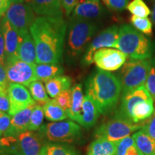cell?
Returning a JSON list of instances; mask_svg holds the SVG:
<instances>
[{"mask_svg": "<svg viewBox=\"0 0 155 155\" xmlns=\"http://www.w3.org/2000/svg\"><path fill=\"white\" fill-rule=\"evenodd\" d=\"M117 143L96 138L88 147L87 155H116Z\"/></svg>", "mask_w": 155, "mask_h": 155, "instance_id": "cell-22", "label": "cell"}, {"mask_svg": "<svg viewBox=\"0 0 155 155\" xmlns=\"http://www.w3.org/2000/svg\"><path fill=\"white\" fill-rule=\"evenodd\" d=\"M0 25L2 28L4 38H5L6 62L15 58H19L18 49L21 37L4 16L2 17Z\"/></svg>", "mask_w": 155, "mask_h": 155, "instance_id": "cell-14", "label": "cell"}, {"mask_svg": "<svg viewBox=\"0 0 155 155\" xmlns=\"http://www.w3.org/2000/svg\"><path fill=\"white\" fill-rule=\"evenodd\" d=\"M12 4L11 0H0V17H2Z\"/></svg>", "mask_w": 155, "mask_h": 155, "instance_id": "cell-42", "label": "cell"}, {"mask_svg": "<svg viewBox=\"0 0 155 155\" xmlns=\"http://www.w3.org/2000/svg\"><path fill=\"white\" fill-rule=\"evenodd\" d=\"M103 2L111 10L120 12L127 8L129 0H103Z\"/></svg>", "mask_w": 155, "mask_h": 155, "instance_id": "cell-35", "label": "cell"}, {"mask_svg": "<svg viewBox=\"0 0 155 155\" xmlns=\"http://www.w3.org/2000/svg\"><path fill=\"white\" fill-rule=\"evenodd\" d=\"M116 155H141L133 137H126L117 142Z\"/></svg>", "mask_w": 155, "mask_h": 155, "instance_id": "cell-29", "label": "cell"}, {"mask_svg": "<svg viewBox=\"0 0 155 155\" xmlns=\"http://www.w3.org/2000/svg\"><path fill=\"white\" fill-rule=\"evenodd\" d=\"M37 15L62 17L61 0H25Z\"/></svg>", "mask_w": 155, "mask_h": 155, "instance_id": "cell-16", "label": "cell"}, {"mask_svg": "<svg viewBox=\"0 0 155 155\" xmlns=\"http://www.w3.org/2000/svg\"><path fill=\"white\" fill-rule=\"evenodd\" d=\"M29 90L35 101L38 103L39 105L43 106L50 101L45 87L40 81H35L29 85Z\"/></svg>", "mask_w": 155, "mask_h": 155, "instance_id": "cell-28", "label": "cell"}, {"mask_svg": "<svg viewBox=\"0 0 155 155\" xmlns=\"http://www.w3.org/2000/svg\"><path fill=\"white\" fill-rule=\"evenodd\" d=\"M12 26L22 37L30 32V28L34 22V11L27 3L12 2L10 7L4 15Z\"/></svg>", "mask_w": 155, "mask_h": 155, "instance_id": "cell-9", "label": "cell"}, {"mask_svg": "<svg viewBox=\"0 0 155 155\" xmlns=\"http://www.w3.org/2000/svg\"><path fill=\"white\" fill-rule=\"evenodd\" d=\"M144 86L154 100L155 107V62L151 68Z\"/></svg>", "mask_w": 155, "mask_h": 155, "instance_id": "cell-34", "label": "cell"}, {"mask_svg": "<svg viewBox=\"0 0 155 155\" xmlns=\"http://www.w3.org/2000/svg\"><path fill=\"white\" fill-rule=\"evenodd\" d=\"M66 28L63 17L35 18L30 32L35 44L37 63L58 64L61 62Z\"/></svg>", "mask_w": 155, "mask_h": 155, "instance_id": "cell-1", "label": "cell"}, {"mask_svg": "<svg viewBox=\"0 0 155 155\" xmlns=\"http://www.w3.org/2000/svg\"><path fill=\"white\" fill-rule=\"evenodd\" d=\"M42 138L53 142H73L81 136V129L72 121L53 122L42 126L40 129Z\"/></svg>", "mask_w": 155, "mask_h": 155, "instance_id": "cell-8", "label": "cell"}, {"mask_svg": "<svg viewBox=\"0 0 155 155\" xmlns=\"http://www.w3.org/2000/svg\"><path fill=\"white\" fill-rule=\"evenodd\" d=\"M19 58L30 65L37 63V52L34 40L29 32L21 37L18 49Z\"/></svg>", "mask_w": 155, "mask_h": 155, "instance_id": "cell-19", "label": "cell"}, {"mask_svg": "<svg viewBox=\"0 0 155 155\" xmlns=\"http://www.w3.org/2000/svg\"><path fill=\"white\" fill-rule=\"evenodd\" d=\"M44 116L43 106L36 104L32 110V114H31L28 130L31 131L40 130V128L42 127V122H43Z\"/></svg>", "mask_w": 155, "mask_h": 155, "instance_id": "cell-30", "label": "cell"}, {"mask_svg": "<svg viewBox=\"0 0 155 155\" xmlns=\"http://www.w3.org/2000/svg\"><path fill=\"white\" fill-rule=\"evenodd\" d=\"M143 127L142 124H134L123 118L116 116L114 119L103 124L96 130V138L105 139L106 140L119 142L131 134L135 133Z\"/></svg>", "mask_w": 155, "mask_h": 155, "instance_id": "cell-7", "label": "cell"}, {"mask_svg": "<svg viewBox=\"0 0 155 155\" xmlns=\"http://www.w3.org/2000/svg\"><path fill=\"white\" fill-rule=\"evenodd\" d=\"M35 70L37 80L45 83L63 73V69L58 64L37 63L35 65Z\"/></svg>", "mask_w": 155, "mask_h": 155, "instance_id": "cell-25", "label": "cell"}, {"mask_svg": "<svg viewBox=\"0 0 155 155\" xmlns=\"http://www.w3.org/2000/svg\"><path fill=\"white\" fill-rule=\"evenodd\" d=\"M2 18V17H0V19H1Z\"/></svg>", "mask_w": 155, "mask_h": 155, "instance_id": "cell-45", "label": "cell"}, {"mask_svg": "<svg viewBox=\"0 0 155 155\" xmlns=\"http://www.w3.org/2000/svg\"><path fill=\"white\" fill-rule=\"evenodd\" d=\"M104 8L99 0H86L77 5L73 11V19L90 20L101 17Z\"/></svg>", "mask_w": 155, "mask_h": 155, "instance_id": "cell-15", "label": "cell"}, {"mask_svg": "<svg viewBox=\"0 0 155 155\" xmlns=\"http://www.w3.org/2000/svg\"><path fill=\"white\" fill-rule=\"evenodd\" d=\"M8 94L10 101V110L9 114L15 115L29 106L36 104L30 93L25 86L17 83H9Z\"/></svg>", "mask_w": 155, "mask_h": 155, "instance_id": "cell-13", "label": "cell"}, {"mask_svg": "<svg viewBox=\"0 0 155 155\" xmlns=\"http://www.w3.org/2000/svg\"><path fill=\"white\" fill-rule=\"evenodd\" d=\"M12 116L9 114L0 111V137L5 136L9 130L11 124Z\"/></svg>", "mask_w": 155, "mask_h": 155, "instance_id": "cell-37", "label": "cell"}, {"mask_svg": "<svg viewBox=\"0 0 155 155\" xmlns=\"http://www.w3.org/2000/svg\"><path fill=\"white\" fill-rule=\"evenodd\" d=\"M18 143L22 155H40L41 142L38 135L31 131L21 133L18 137Z\"/></svg>", "mask_w": 155, "mask_h": 155, "instance_id": "cell-18", "label": "cell"}, {"mask_svg": "<svg viewBox=\"0 0 155 155\" xmlns=\"http://www.w3.org/2000/svg\"><path fill=\"white\" fill-rule=\"evenodd\" d=\"M35 65L25 63L19 58L7 61L5 68L9 83L29 86L31 83L37 81Z\"/></svg>", "mask_w": 155, "mask_h": 155, "instance_id": "cell-10", "label": "cell"}, {"mask_svg": "<svg viewBox=\"0 0 155 155\" xmlns=\"http://www.w3.org/2000/svg\"><path fill=\"white\" fill-rule=\"evenodd\" d=\"M155 111L154 100L144 86L122 94L121 103L116 115L134 124H142Z\"/></svg>", "mask_w": 155, "mask_h": 155, "instance_id": "cell-3", "label": "cell"}, {"mask_svg": "<svg viewBox=\"0 0 155 155\" xmlns=\"http://www.w3.org/2000/svg\"><path fill=\"white\" fill-rule=\"evenodd\" d=\"M127 8L133 16L147 18L151 15L150 8L143 0H133L129 3Z\"/></svg>", "mask_w": 155, "mask_h": 155, "instance_id": "cell-31", "label": "cell"}, {"mask_svg": "<svg viewBox=\"0 0 155 155\" xmlns=\"http://www.w3.org/2000/svg\"><path fill=\"white\" fill-rule=\"evenodd\" d=\"M24 0H11L12 2H22Z\"/></svg>", "mask_w": 155, "mask_h": 155, "instance_id": "cell-44", "label": "cell"}, {"mask_svg": "<svg viewBox=\"0 0 155 155\" xmlns=\"http://www.w3.org/2000/svg\"><path fill=\"white\" fill-rule=\"evenodd\" d=\"M36 104L29 106L12 116L10 127L5 136L17 137L21 133L28 131L31 114Z\"/></svg>", "mask_w": 155, "mask_h": 155, "instance_id": "cell-17", "label": "cell"}, {"mask_svg": "<svg viewBox=\"0 0 155 155\" xmlns=\"http://www.w3.org/2000/svg\"><path fill=\"white\" fill-rule=\"evenodd\" d=\"M132 137L141 155H155V140L145 131L139 129Z\"/></svg>", "mask_w": 155, "mask_h": 155, "instance_id": "cell-24", "label": "cell"}, {"mask_svg": "<svg viewBox=\"0 0 155 155\" xmlns=\"http://www.w3.org/2000/svg\"><path fill=\"white\" fill-rule=\"evenodd\" d=\"M155 58L145 60L129 59L126 62L121 71L122 94L131 91L144 85Z\"/></svg>", "mask_w": 155, "mask_h": 155, "instance_id": "cell-5", "label": "cell"}, {"mask_svg": "<svg viewBox=\"0 0 155 155\" xmlns=\"http://www.w3.org/2000/svg\"><path fill=\"white\" fill-rule=\"evenodd\" d=\"M123 52L117 49L106 48L98 50L94 56V63L98 69L105 71H114L119 69L127 62Z\"/></svg>", "mask_w": 155, "mask_h": 155, "instance_id": "cell-12", "label": "cell"}, {"mask_svg": "<svg viewBox=\"0 0 155 155\" xmlns=\"http://www.w3.org/2000/svg\"><path fill=\"white\" fill-rule=\"evenodd\" d=\"M114 48L135 60L150 59L155 52L154 45L151 40L129 25L120 27L119 39Z\"/></svg>", "mask_w": 155, "mask_h": 155, "instance_id": "cell-4", "label": "cell"}, {"mask_svg": "<svg viewBox=\"0 0 155 155\" xmlns=\"http://www.w3.org/2000/svg\"><path fill=\"white\" fill-rule=\"evenodd\" d=\"M40 155H80L73 147L68 145L48 143L42 147Z\"/></svg>", "mask_w": 155, "mask_h": 155, "instance_id": "cell-27", "label": "cell"}, {"mask_svg": "<svg viewBox=\"0 0 155 155\" xmlns=\"http://www.w3.org/2000/svg\"><path fill=\"white\" fill-rule=\"evenodd\" d=\"M45 116L50 121L58 122L65 120L68 117L67 113L61 107L55 99H50L43 106Z\"/></svg>", "mask_w": 155, "mask_h": 155, "instance_id": "cell-26", "label": "cell"}, {"mask_svg": "<svg viewBox=\"0 0 155 155\" xmlns=\"http://www.w3.org/2000/svg\"><path fill=\"white\" fill-rule=\"evenodd\" d=\"M0 64L5 66L6 64V50H5V38H4V34L1 25H0Z\"/></svg>", "mask_w": 155, "mask_h": 155, "instance_id": "cell-40", "label": "cell"}, {"mask_svg": "<svg viewBox=\"0 0 155 155\" xmlns=\"http://www.w3.org/2000/svg\"><path fill=\"white\" fill-rule=\"evenodd\" d=\"M71 96H72V90L71 88L61 92L54 99L58 103V104L67 111L71 107Z\"/></svg>", "mask_w": 155, "mask_h": 155, "instance_id": "cell-33", "label": "cell"}, {"mask_svg": "<svg viewBox=\"0 0 155 155\" xmlns=\"http://www.w3.org/2000/svg\"><path fill=\"white\" fill-rule=\"evenodd\" d=\"M71 78L65 75H59L45 82V88L48 96L55 98L64 91L68 90L71 86Z\"/></svg>", "mask_w": 155, "mask_h": 155, "instance_id": "cell-23", "label": "cell"}, {"mask_svg": "<svg viewBox=\"0 0 155 155\" xmlns=\"http://www.w3.org/2000/svg\"><path fill=\"white\" fill-rule=\"evenodd\" d=\"M119 28L116 25H112L95 38L87 48L82 60V63L85 65H89L94 63V56L96 51L102 48H115L119 39Z\"/></svg>", "mask_w": 155, "mask_h": 155, "instance_id": "cell-11", "label": "cell"}, {"mask_svg": "<svg viewBox=\"0 0 155 155\" xmlns=\"http://www.w3.org/2000/svg\"><path fill=\"white\" fill-rule=\"evenodd\" d=\"M86 1V0H61V5L65 11V15L69 16L77 5Z\"/></svg>", "mask_w": 155, "mask_h": 155, "instance_id": "cell-38", "label": "cell"}, {"mask_svg": "<svg viewBox=\"0 0 155 155\" xmlns=\"http://www.w3.org/2000/svg\"><path fill=\"white\" fill-rule=\"evenodd\" d=\"M141 129L155 140V111L147 123L143 124Z\"/></svg>", "mask_w": 155, "mask_h": 155, "instance_id": "cell-39", "label": "cell"}, {"mask_svg": "<svg viewBox=\"0 0 155 155\" xmlns=\"http://www.w3.org/2000/svg\"><path fill=\"white\" fill-rule=\"evenodd\" d=\"M96 25L89 20L74 19L68 35V53L71 57L81 55L96 31Z\"/></svg>", "mask_w": 155, "mask_h": 155, "instance_id": "cell-6", "label": "cell"}, {"mask_svg": "<svg viewBox=\"0 0 155 155\" xmlns=\"http://www.w3.org/2000/svg\"><path fill=\"white\" fill-rule=\"evenodd\" d=\"M121 91L119 79L115 75L103 70L95 71L86 83V96L91 98L101 114L113 111L119 102Z\"/></svg>", "mask_w": 155, "mask_h": 155, "instance_id": "cell-2", "label": "cell"}, {"mask_svg": "<svg viewBox=\"0 0 155 155\" xmlns=\"http://www.w3.org/2000/svg\"><path fill=\"white\" fill-rule=\"evenodd\" d=\"M71 90H72V96H71V107L66 111V113L68 117L78 123L82 111L83 99H84L83 86L81 84H76L71 88Z\"/></svg>", "mask_w": 155, "mask_h": 155, "instance_id": "cell-21", "label": "cell"}, {"mask_svg": "<svg viewBox=\"0 0 155 155\" xmlns=\"http://www.w3.org/2000/svg\"><path fill=\"white\" fill-rule=\"evenodd\" d=\"M155 1V0H154ZM152 19L153 21V23H154V25H155V3L154 5V7H153V10H152Z\"/></svg>", "mask_w": 155, "mask_h": 155, "instance_id": "cell-43", "label": "cell"}, {"mask_svg": "<svg viewBox=\"0 0 155 155\" xmlns=\"http://www.w3.org/2000/svg\"><path fill=\"white\" fill-rule=\"evenodd\" d=\"M9 83H10L7 78L5 67L0 64V86H9Z\"/></svg>", "mask_w": 155, "mask_h": 155, "instance_id": "cell-41", "label": "cell"}, {"mask_svg": "<svg viewBox=\"0 0 155 155\" xmlns=\"http://www.w3.org/2000/svg\"><path fill=\"white\" fill-rule=\"evenodd\" d=\"M99 114V111L95 103L90 97L86 95L83 99L79 124L86 129L94 127Z\"/></svg>", "mask_w": 155, "mask_h": 155, "instance_id": "cell-20", "label": "cell"}, {"mask_svg": "<svg viewBox=\"0 0 155 155\" xmlns=\"http://www.w3.org/2000/svg\"><path fill=\"white\" fill-rule=\"evenodd\" d=\"M131 22L136 30L147 36L152 35V23L150 19L132 16Z\"/></svg>", "mask_w": 155, "mask_h": 155, "instance_id": "cell-32", "label": "cell"}, {"mask_svg": "<svg viewBox=\"0 0 155 155\" xmlns=\"http://www.w3.org/2000/svg\"><path fill=\"white\" fill-rule=\"evenodd\" d=\"M10 110V101L8 94V88L0 91V111L9 114Z\"/></svg>", "mask_w": 155, "mask_h": 155, "instance_id": "cell-36", "label": "cell"}]
</instances>
